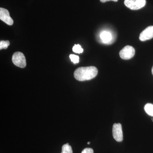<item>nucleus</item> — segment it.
<instances>
[{"label":"nucleus","mask_w":153,"mask_h":153,"mask_svg":"<svg viewBox=\"0 0 153 153\" xmlns=\"http://www.w3.org/2000/svg\"><path fill=\"white\" fill-rule=\"evenodd\" d=\"M98 70L94 66L79 67L74 72L75 79L82 81L90 80L97 75Z\"/></svg>","instance_id":"1"},{"label":"nucleus","mask_w":153,"mask_h":153,"mask_svg":"<svg viewBox=\"0 0 153 153\" xmlns=\"http://www.w3.org/2000/svg\"><path fill=\"white\" fill-rule=\"evenodd\" d=\"M12 61L14 65L20 68H25L27 65L25 56L21 52H16L14 53L12 57Z\"/></svg>","instance_id":"2"},{"label":"nucleus","mask_w":153,"mask_h":153,"mask_svg":"<svg viewBox=\"0 0 153 153\" xmlns=\"http://www.w3.org/2000/svg\"><path fill=\"white\" fill-rule=\"evenodd\" d=\"M124 4L131 10H140L146 5V0H125Z\"/></svg>","instance_id":"3"},{"label":"nucleus","mask_w":153,"mask_h":153,"mask_svg":"<svg viewBox=\"0 0 153 153\" xmlns=\"http://www.w3.org/2000/svg\"><path fill=\"white\" fill-rule=\"evenodd\" d=\"M135 51L133 47L130 46H126L124 47L120 52V56L124 60H129L134 57Z\"/></svg>","instance_id":"4"},{"label":"nucleus","mask_w":153,"mask_h":153,"mask_svg":"<svg viewBox=\"0 0 153 153\" xmlns=\"http://www.w3.org/2000/svg\"><path fill=\"white\" fill-rule=\"evenodd\" d=\"M112 134L114 138L117 141L120 142L123 140L122 128L120 123H114L113 126Z\"/></svg>","instance_id":"5"},{"label":"nucleus","mask_w":153,"mask_h":153,"mask_svg":"<svg viewBox=\"0 0 153 153\" xmlns=\"http://www.w3.org/2000/svg\"><path fill=\"white\" fill-rule=\"evenodd\" d=\"M0 19L7 25H12L13 24V20L11 18L10 13L7 9L0 8Z\"/></svg>","instance_id":"6"},{"label":"nucleus","mask_w":153,"mask_h":153,"mask_svg":"<svg viewBox=\"0 0 153 153\" xmlns=\"http://www.w3.org/2000/svg\"><path fill=\"white\" fill-rule=\"evenodd\" d=\"M153 38V26H149L140 33L139 39L141 41H145Z\"/></svg>","instance_id":"7"},{"label":"nucleus","mask_w":153,"mask_h":153,"mask_svg":"<svg viewBox=\"0 0 153 153\" xmlns=\"http://www.w3.org/2000/svg\"><path fill=\"white\" fill-rule=\"evenodd\" d=\"M112 34L110 32L107 31H103L100 34V38L102 43L104 44H109L112 41Z\"/></svg>","instance_id":"8"},{"label":"nucleus","mask_w":153,"mask_h":153,"mask_svg":"<svg viewBox=\"0 0 153 153\" xmlns=\"http://www.w3.org/2000/svg\"><path fill=\"white\" fill-rule=\"evenodd\" d=\"M144 110L146 113L151 116L153 117V104L147 103L145 105Z\"/></svg>","instance_id":"9"},{"label":"nucleus","mask_w":153,"mask_h":153,"mask_svg":"<svg viewBox=\"0 0 153 153\" xmlns=\"http://www.w3.org/2000/svg\"><path fill=\"white\" fill-rule=\"evenodd\" d=\"M61 153H73L72 148L68 143L65 144L62 146Z\"/></svg>","instance_id":"10"},{"label":"nucleus","mask_w":153,"mask_h":153,"mask_svg":"<svg viewBox=\"0 0 153 153\" xmlns=\"http://www.w3.org/2000/svg\"><path fill=\"white\" fill-rule=\"evenodd\" d=\"M72 50L75 53H78V54L82 53L83 51V49L81 48V46L79 45V44L74 45L73 48H72Z\"/></svg>","instance_id":"11"},{"label":"nucleus","mask_w":153,"mask_h":153,"mask_svg":"<svg viewBox=\"0 0 153 153\" xmlns=\"http://www.w3.org/2000/svg\"><path fill=\"white\" fill-rule=\"evenodd\" d=\"M10 42L8 41H1L0 42V49H6L10 46Z\"/></svg>","instance_id":"12"},{"label":"nucleus","mask_w":153,"mask_h":153,"mask_svg":"<svg viewBox=\"0 0 153 153\" xmlns=\"http://www.w3.org/2000/svg\"><path fill=\"white\" fill-rule=\"evenodd\" d=\"M70 59H71V62H73L74 64L79 63V57L77 55H70L69 56Z\"/></svg>","instance_id":"13"},{"label":"nucleus","mask_w":153,"mask_h":153,"mask_svg":"<svg viewBox=\"0 0 153 153\" xmlns=\"http://www.w3.org/2000/svg\"><path fill=\"white\" fill-rule=\"evenodd\" d=\"M81 153H94V151L91 148H85L82 150Z\"/></svg>","instance_id":"14"},{"label":"nucleus","mask_w":153,"mask_h":153,"mask_svg":"<svg viewBox=\"0 0 153 153\" xmlns=\"http://www.w3.org/2000/svg\"><path fill=\"white\" fill-rule=\"evenodd\" d=\"M114 1L117 2V1L118 0H100V1L102 3H105L106 1Z\"/></svg>","instance_id":"15"},{"label":"nucleus","mask_w":153,"mask_h":153,"mask_svg":"<svg viewBox=\"0 0 153 153\" xmlns=\"http://www.w3.org/2000/svg\"><path fill=\"white\" fill-rule=\"evenodd\" d=\"M152 73L153 75V66L152 67Z\"/></svg>","instance_id":"16"},{"label":"nucleus","mask_w":153,"mask_h":153,"mask_svg":"<svg viewBox=\"0 0 153 153\" xmlns=\"http://www.w3.org/2000/svg\"><path fill=\"white\" fill-rule=\"evenodd\" d=\"M90 142H88L87 143L88 144V145H89V144H90Z\"/></svg>","instance_id":"17"}]
</instances>
